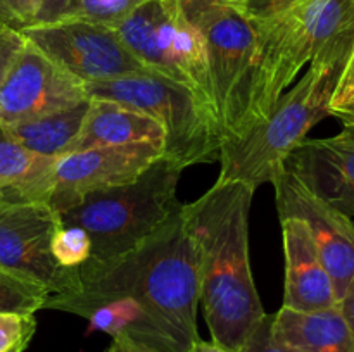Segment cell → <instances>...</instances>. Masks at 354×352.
<instances>
[{
  "mask_svg": "<svg viewBox=\"0 0 354 352\" xmlns=\"http://www.w3.org/2000/svg\"><path fill=\"white\" fill-rule=\"evenodd\" d=\"M78 275L80 289L52 293L44 309L85 317L107 300L131 297L183 345L201 340L199 255L183 206L131 252L99 268L78 269Z\"/></svg>",
  "mask_w": 354,
  "mask_h": 352,
  "instance_id": "1",
  "label": "cell"
},
{
  "mask_svg": "<svg viewBox=\"0 0 354 352\" xmlns=\"http://www.w3.org/2000/svg\"><path fill=\"white\" fill-rule=\"evenodd\" d=\"M256 190L216 179L192 204H183L199 255V304L211 338L241 352L266 313L252 278L249 211Z\"/></svg>",
  "mask_w": 354,
  "mask_h": 352,
  "instance_id": "2",
  "label": "cell"
},
{
  "mask_svg": "<svg viewBox=\"0 0 354 352\" xmlns=\"http://www.w3.org/2000/svg\"><path fill=\"white\" fill-rule=\"evenodd\" d=\"M353 40L354 31L318 52L303 78L282 93L261 121L221 147L220 182H242L254 190L272 182L311 128L330 116L332 95Z\"/></svg>",
  "mask_w": 354,
  "mask_h": 352,
  "instance_id": "3",
  "label": "cell"
},
{
  "mask_svg": "<svg viewBox=\"0 0 354 352\" xmlns=\"http://www.w3.org/2000/svg\"><path fill=\"white\" fill-rule=\"evenodd\" d=\"M180 175L178 166L159 157L133 182L88 193L61 213L62 224L83 228L92 242V254L78 269L99 268L128 254L178 213Z\"/></svg>",
  "mask_w": 354,
  "mask_h": 352,
  "instance_id": "4",
  "label": "cell"
},
{
  "mask_svg": "<svg viewBox=\"0 0 354 352\" xmlns=\"http://www.w3.org/2000/svg\"><path fill=\"white\" fill-rule=\"evenodd\" d=\"M254 26L258 47L248 130L270 113L318 52L337 38L353 33L354 0H299L268 23Z\"/></svg>",
  "mask_w": 354,
  "mask_h": 352,
  "instance_id": "5",
  "label": "cell"
},
{
  "mask_svg": "<svg viewBox=\"0 0 354 352\" xmlns=\"http://www.w3.org/2000/svg\"><path fill=\"white\" fill-rule=\"evenodd\" d=\"M88 99L111 100L140 110L165 131L162 157L180 169L218 161L223 147L214 110L192 90L159 75H131L86 83Z\"/></svg>",
  "mask_w": 354,
  "mask_h": 352,
  "instance_id": "6",
  "label": "cell"
},
{
  "mask_svg": "<svg viewBox=\"0 0 354 352\" xmlns=\"http://www.w3.org/2000/svg\"><path fill=\"white\" fill-rule=\"evenodd\" d=\"M114 30L145 68L192 90L213 109L204 38L175 0H145Z\"/></svg>",
  "mask_w": 354,
  "mask_h": 352,
  "instance_id": "7",
  "label": "cell"
},
{
  "mask_svg": "<svg viewBox=\"0 0 354 352\" xmlns=\"http://www.w3.org/2000/svg\"><path fill=\"white\" fill-rule=\"evenodd\" d=\"M204 38L209 69L211 102L223 145L248 130L258 33L237 6L211 7L194 21Z\"/></svg>",
  "mask_w": 354,
  "mask_h": 352,
  "instance_id": "8",
  "label": "cell"
},
{
  "mask_svg": "<svg viewBox=\"0 0 354 352\" xmlns=\"http://www.w3.org/2000/svg\"><path fill=\"white\" fill-rule=\"evenodd\" d=\"M21 33L83 85L131 75H158L128 50L114 28L61 19L26 28Z\"/></svg>",
  "mask_w": 354,
  "mask_h": 352,
  "instance_id": "9",
  "label": "cell"
},
{
  "mask_svg": "<svg viewBox=\"0 0 354 352\" xmlns=\"http://www.w3.org/2000/svg\"><path fill=\"white\" fill-rule=\"evenodd\" d=\"M61 224L50 204H0V266L37 280L50 293L78 290V269L62 268L52 255Z\"/></svg>",
  "mask_w": 354,
  "mask_h": 352,
  "instance_id": "10",
  "label": "cell"
},
{
  "mask_svg": "<svg viewBox=\"0 0 354 352\" xmlns=\"http://www.w3.org/2000/svg\"><path fill=\"white\" fill-rule=\"evenodd\" d=\"M270 183L275 188L280 219L296 217L310 230L322 262L334 283L339 304L354 276L353 217L315 195L286 166L273 175Z\"/></svg>",
  "mask_w": 354,
  "mask_h": 352,
  "instance_id": "11",
  "label": "cell"
},
{
  "mask_svg": "<svg viewBox=\"0 0 354 352\" xmlns=\"http://www.w3.org/2000/svg\"><path fill=\"white\" fill-rule=\"evenodd\" d=\"M85 99V85L26 40L0 83V124L45 116Z\"/></svg>",
  "mask_w": 354,
  "mask_h": 352,
  "instance_id": "12",
  "label": "cell"
},
{
  "mask_svg": "<svg viewBox=\"0 0 354 352\" xmlns=\"http://www.w3.org/2000/svg\"><path fill=\"white\" fill-rule=\"evenodd\" d=\"M159 157H162L161 147L151 144L99 147L61 155L48 204L59 214L64 213L88 193L133 182Z\"/></svg>",
  "mask_w": 354,
  "mask_h": 352,
  "instance_id": "13",
  "label": "cell"
},
{
  "mask_svg": "<svg viewBox=\"0 0 354 352\" xmlns=\"http://www.w3.org/2000/svg\"><path fill=\"white\" fill-rule=\"evenodd\" d=\"M286 168L315 195L354 217V124L330 138H306Z\"/></svg>",
  "mask_w": 354,
  "mask_h": 352,
  "instance_id": "14",
  "label": "cell"
},
{
  "mask_svg": "<svg viewBox=\"0 0 354 352\" xmlns=\"http://www.w3.org/2000/svg\"><path fill=\"white\" fill-rule=\"evenodd\" d=\"M280 224L286 257L282 307L299 313H315L337 306L334 283L306 224L296 217H283Z\"/></svg>",
  "mask_w": 354,
  "mask_h": 352,
  "instance_id": "15",
  "label": "cell"
},
{
  "mask_svg": "<svg viewBox=\"0 0 354 352\" xmlns=\"http://www.w3.org/2000/svg\"><path fill=\"white\" fill-rule=\"evenodd\" d=\"M165 131L158 121L140 110L130 109L111 100L90 99L88 113L82 130L66 147L64 154L99 147H124L135 144L158 145L162 150Z\"/></svg>",
  "mask_w": 354,
  "mask_h": 352,
  "instance_id": "16",
  "label": "cell"
},
{
  "mask_svg": "<svg viewBox=\"0 0 354 352\" xmlns=\"http://www.w3.org/2000/svg\"><path fill=\"white\" fill-rule=\"evenodd\" d=\"M57 157L35 154L0 126V204H48Z\"/></svg>",
  "mask_w": 354,
  "mask_h": 352,
  "instance_id": "17",
  "label": "cell"
},
{
  "mask_svg": "<svg viewBox=\"0 0 354 352\" xmlns=\"http://www.w3.org/2000/svg\"><path fill=\"white\" fill-rule=\"evenodd\" d=\"M272 331L297 352H354V342L339 306L299 313L280 307L273 314Z\"/></svg>",
  "mask_w": 354,
  "mask_h": 352,
  "instance_id": "18",
  "label": "cell"
},
{
  "mask_svg": "<svg viewBox=\"0 0 354 352\" xmlns=\"http://www.w3.org/2000/svg\"><path fill=\"white\" fill-rule=\"evenodd\" d=\"M88 107L90 99H85L75 106L54 110L45 116L0 126L28 150L48 157H61L66 147L82 130Z\"/></svg>",
  "mask_w": 354,
  "mask_h": 352,
  "instance_id": "19",
  "label": "cell"
},
{
  "mask_svg": "<svg viewBox=\"0 0 354 352\" xmlns=\"http://www.w3.org/2000/svg\"><path fill=\"white\" fill-rule=\"evenodd\" d=\"M50 295L37 280L0 266V313L35 316Z\"/></svg>",
  "mask_w": 354,
  "mask_h": 352,
  "instance_id": "20",
  "label": "cell"
},
{
  "mask_svg": "<svg viewBox=\"0 0 354 352\" xmlns=\"http://www.w3.org/2000/svg\"><path fill=\"white\" fill-rule=\"evenodd\" d=\"M142 2L145 0H69L61 19L86 21L116 28Z\"/></svg>",
  "mask_w": 354,
  "mask_h": 352,
  "instance_id": "21",
  "label": "cell"
},
{
  "mask_svg": "<svg viewBox=\"0 0 354 352\" xmlns=\"http://www.w3.org/2000/svg\"><path fill=\"white\" fill-rule=\"evenodd\" d=\"M92 254V242L83 228L61 224L52 238V255L66 269H78Z\"/></svg>",
  "mask_w": 354,
  "mask_h": 352,
  "instance_id": "22",
  "label": "cell"
},
{
  "mask_svg": "<svg viewBox=\"0 0 354 352\" xmlns=\"http://www.w3.org/2000/svg\"><path fill=\"white\" fill-rule=\"evenodd\" d=\"M35 330V316L0 313V352H10L19 345L30 344Z\"/></svg>",
  "mask_w": 354,
  "mask_h": 352,
  "instance_id": "23",
  "label": "cell"
},
{
  "mask_svg": "<svg viewBox=\"0 0 354 352\" xmlns=\"http://www.w3.org/2000/svg\"><path fill=\"white\" fill-rule=\"evenodd\" d=\"M41 0H0V24L12 30H26L37 24Z\"/></svg>",
  "mask_w": 354,
  "mask_h": 352,
  "instance_id": "24",
  "label": "cell"
},
{
  "mask_svg": "<svg viewBox=\"0 0 354 352\" xmlns=\"http://www.w3.org/2000/svg\"><path fill=\"white\" fill-rule=\"evenodd\" d=\"M297 2L299 0H241L237 7L252 24H263L286 12Z\"/></svg>",
  "mask_w": 354,
  "mask_h": 352,
  "instance_id": "25",
  "label": "cell"
},
{
  "mask_svg": "<svg viewBox=\"0 0 354 352\" xmlns=\"http://www.w3.org/2000/svg\"><path fill=\"white\" fill-rule=\"evenodd\" d=\"M273 314H266L265 320L259 323V326L252 331L249 340L242 347L241 352H297L290 345L283 344L273 335L272 331Z\"/></svg>",
  "mask_w": 354,
  "mask_h": 352,
  "instance_id": "26",
  "label": "cell"
},
{
  "mask_svg": "<svg viewBox=\"0 0 354 352\" xmlns=\"http://www.w3.org/2000/svg\"><path fill=\"white\" fill-rule=\"evenodd\" d=\"M354 102V40L351 48H349L348 59L344 62V68H342L341 76H339L337 86H335V92L332 95L330 102V116L335 110H341L344 107L351 106Z\"/></svg>",
  "mask_w": 354,
  "mask_h": 352,
  "instance_id": "27",
  "label": "cell"
},
{
  "mask_svg": "<svg viewBox=\"0 0 354 352\" xmlns=\"http://www.w3.org/2000/svg\"><path fill=\"white\" fill-rule=\"evenodd\" d=\"M24 43H26V38L23 37L21 31L0 24V83L3 81L9 69L12 68L14 61L23 50Z\"/></svg>",
  "mask_w": 354,
  "mask_h": 352,
  "instance_id": "28",
  "label": "cell"
},
{
  "mask_svg": "<svg viewBox=\"0 0 354 352\" xmlns=\"http://www.w3.org/2000/svg\"><path fill=\"white\" fill-rule=\"evenodd\" d=\"M175 2H176V6H178V9L182 10L183 16L194 23L199 14H203L204 10L211 9V7L225 6V3L237 6L241 0H175Z\"/></svg>",
  "mask_w": 354,
  "mask_h": 352,
  "instance_id": "29",
  "label": "cell"
},
{
  "mask_svg": "<svg viewBox=\"0 0 354 352\" xmlns=\"http://www.w3.org/2000/svg\"><path fill=\"white\" fill-rule=\"evenodd\" d=\"M69 0H41L40 12H38L37 24H50L62 17ZM35 24V26H37Z\"/></svg>",
  "mask_w": 354,
  "mask_h": 352,
  "instance_id": "30",
  "label": "cell"
},
{
  "mask_svg": "<svg viewBox=\"0 0 354 352\" xmlns=\"http://www.w3.org/2000/svg\"><path fill=\"white\" fill-rule=\"evenodd\" d=\"M339 311H341L342 317H344L346 324H348L349 331H351V337L354 342V276L349 282L348 289H346L344 295L339 300Z\"/></svg>",
  "mask_w": 354,
  "mask_h": 352,
  "instance_id": "31",
  "label": "cell"
},
{
  "mask_svg": "<svg viewBox=\"0 0 354 352\" xmlns=\"http://www.w3.org/2000/svg\"><path fill=\"white\" fill-rule=\"evenodd\" d=\"M109 352H154V351H149V349L144 347H138V345L131 344V342L124 340V338H114L113 344L107 347Z\"/></svg>",
  "mask_w": 354,
  "mask_h": 352,
  "instance_id": "32",
  "label": "cell"
},
{
  "mask_svg": "<svg viewBox=\"0 0 354 352\" xmlns=\"http://www.w3.org/2000/svg\"><path fill=\"white\" fill-rule=\"evenodd\" d=\"M187 352H230V351H228V349H225L223 345L216 344V342H213V340L204 342L203 338H201V340H197L196 344H194Z\"/></svg>",
  "mask_w": 354,
  "mask_h": 352,
  "instance_id": "33",
  "label": "cell"
},
{
  "mask_svg": "<svg viewBox=\"0 0 354 352\" xmlns=\"http://www.w3.org/2000/svg\"><path fill=\"white\" fill-rule=\"evenodd\" d=\"M332 116H335L337 119H341L342 124H354V102L351 104V106L344 107V109L335 110Z\"/></svg>",
  "mask_w": 354,
  "mask_h": 352,
  "instance_id": "34",
  "label": "cell"
},
{
  "mask_svg": "<svg viewBox=\"0 0 354 352\" xmlns=\"http://www.w3.org/2000/svg\"><path fill=\"white\" fill-rule=\"evenodd\" d=\"M28 347V344H23V345H19V347H16L14 349V351H10V352H24V349Z\"/></svg>",
  "mask_w": 354,
  "mask_h": 352,
  "instance_id": "35",
  "label": "cell"
},
{
  "mask_svg": "<svg viewBox=\"0 0 354 352\" xmlns=\"http://www.w3.org/2000/svg\"><path fill=\"white\" fill-rule=\"evenodd\" d=\"M106 352H109V351H106Z\"/></svg>",
  "mask_w": 354,
  "mask_h": 352,
  "instance_id": "36",
  "label": "cell"
}]
</instances>
